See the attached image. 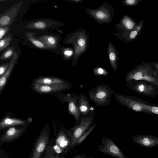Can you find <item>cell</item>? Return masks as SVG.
I'll use <instances>...</instances> for the list:
<instances>
[{
  "label": "cell",
  "instance_id": "cell-1",
  "mask_svg": "<svg viewBox=\"0 0 158 158\" xmlns=\"http://www.w3.org/2000/svg\"><path fill=\"white\" fill-rule=\"evenodd\" d=\"M90 37L87 31L84 29L79 28L68 34L64 42L71 44L73 50L72 66H75L81 56L87 50L89 43Z\"/></svg>",
  "mask_w": 158,
  "mask_h": 158
},
{
  "label": "cell",
  "instance_id": "cell-2",
  "mask_svg": "<svg viewBox=\"0 0 158 158\" xmlns=\"http://www.w3.org/2000/svg\"><path fill=\"white\" fill-rule=\"evenodd\" d=\"M125 80L126 82L131 80L145 81L156 85L158 82V71L148 64H141L129 71Z\"/></svg>",
  "mask_w": 158,
  "mask_h": 158
},
{
  "label": "cell",
  "instance_id": "cell-3",
  "mask_svg": "<svg viewBox=\"0 0 158 158\" xmlns=\"http://www.w3.org/2000/svg\"><path fill=\"white\" fill-rule=\"evenodd\" d=\"M85 10L89 17L100 24L110 23L115 15L112 6L108 2L103 3L97 8H86Z\"/></svg>",
  "mask_w": 158,
  "mask_h": 158
},
{
  "label": "cell",
  "instance_id": "cell-4",
  "mask_svg": "<svg viewBox=\"0 0 158 158\" xmlns=\"http://www.w3.org/2000/svg\"><path fill=\"white\" fill-rule=\"evenodd\" d=\"M114 91L106 84L98 85L90 90L89 98L97 105L99 106L109 105Z\"/></svg>",
  "mask_w": 158,
  "mask_h": 158
},
{
  "label": "cell",
  "instance_id": "cell-5",
  "mask_svg": "<svg viewBox=\"0 0 158 158\" xmlns=\"http://www.w3.org/2000/svg\"><path fill=\"white\" fill-rule=\"evenodd\" d=\"M95 112L92 110L76 123L72 129L70 146L73 147L76 145L77 142L82 135L93 125Z\"/></svg>",
  "mask_w": 158,
  "mask_h": 158
},
{
  "label": "cell",
  "instance_id": "cell-6",
  "mask_svg": "<svg viewBox=\"0 0 158 158\" xmlns=\"http://www.w3.org/2000/svg\"><path fill=\"white\" fill-rule=\"evenodd\" d=\"M126 85L132 90L144 96L155 98L158 94L156 85L147 81L131 80L127 82Z\"/></svg>",
  "mask_w": 158,
  "mask_h": 158
},
{
  "label": "cell",
  "instance_id": "cell-7",
  "mask_svg": "<svg viewBox=\"0 0 158 158\" xmlns=\"http://www.w3.org/2000/svg\"><path fill=\"white\" fill-rule=\"evenodd\" d=\"M114 98L123 106L137 112L143 113L148 115V112L142 107L141 103L143 99L131 95H126L115 93Z\"/></svg>",
  "mask_w": 158,
  "mask_h": 158
},
{
  "label": "cell",
  "instance_id": "cell-8",
  "mask_svg": "<svg viewBox=\"0 0 158 158\" xmlns=\"http://www.w3.org/2000/svg\"><path fill=\"white\" fill-rule=\"evenodd\" d=\"M101 141L102 144L98 147L101 152L115 158H128L110 138L103 137Z\"/></svg>",
  "mask_w": 158,
  "mask_h": 158
},
{
  "label": "cell",
  "instance_id": "cell-9",
  "mask_svg": "<svg viewBox=\"0 0 158 158\" xmlns=\"http://www.w3.org/2000/svg\"><path fill=\"white\" fill-rule=\"evenodd\" d=\"M71 86L72 85L68 83L46 85L33 82L32 84L33 88L35 91L42 94L49 93L65 90L70 88Z\"/></svg>",
  "mask_w": 158,
  "mask_h": 158
},
{
  "label": "cell",
  "instance_id": "cell-10",
  "mask_svg": "<svg viewBox=\"0 0 158 158\" xmlns=\"http://www.w3.org/2000/svg\"><path fill=\"white\" fill-rule=\"evenodd\" d=\"M133 142L139 145L147 148L158 147V137L144 134H137L132 137Z\"/></svg>",
  "mask_w": 158,
  "mask_h": 158
},
{
  "label": "cell",
  "instance_id": "cell-11",
  "mask_svg": "<svg viewBox=\"0 0 158 158\" xmlns=\"http://www.w3.org/2000/svg\"><path fill=\"white\" fill-rule=\"evenodd\" d=\"M22 4V2L18 3L1 14L0 27L9 26L12 23L19 12Z\"/></svg>",
  "mask_w": 158,
  "mask_h": 158
},
{
  "label": "cell",
  "instance_id": "cell-12",
  "mask_svg": "<svg viewBox=\"0 0 158 158\" xmlns=\"http://www.w3.org/2000/svg\"><path fill=\"white\" fill-rule=\"evenodd\" d=\"M144 25V21L141 20L135 28L127 33H115L114 35L120 41L125 43L131 42L135 40L140 34Z\"/></svg>",
  "mask_w": 158,
  "mask_h": 158
},
{
  "label": "cell",
  "instance_id": "cell-13",
  "mask_svg": "<svg viewBox=\"0 0 158 158\" xmlns=\"http://www.w3.org/2000/svg\"><path fill=\"white\" fill-rule=\"evenodd\" d=\"M78 95L76 93L68 94L65 100L68 103L69 113L74 118L76 123L79 121L80 114L79 112L77 103Z\"/></svg>",
  "mask_w": 158,
  "mask_h": 158
},
{
  "label": "cell",
  "instance_id": "cell-14",
  "mask_svg": "<svg viewBox=\"0 0 158 158\" xmlns=\"http://www.w3.org/2000/svg\"><path fill=\"white\" fill-rule=\"evenodd\" d=\"M136 22L127 15H124L115 27L119 33H127L134 29L137 25Z\"/></svg>",
  "mask_w": 158,
  "mask_h": 158
},
{
  "label": "cell",
  "instance_id": "cell-15",
  "mask_svg": "<svg viewBox=\"0 0 158 158\" xmlns=\"http://www.w3.org/2000/svg\"><path fill=\"white\" fill-rule=\"evenodd\" d=\"M48 136L44 132L37 140L31 158H40L47 144Z\"/></svg>",
  "mask_w": 158,
  "mask_h": 158
},
{
  "label": "cell",
  "instance_id": "cell-16",
  "mask_svg": "<svg viewBox=\"0 0 158 158\" xmlns=\"http://www.w3.org/2000/svg\"><path fill=\"white\" fill-rule=\"evenodd\" d=\"M77 103L80 114L86 115L92 110L89 99L85 94L81 93L78 96Z\"/></svg>",
  "mask_w": 158,
  "mask_h": 158
},
{
  "label": "cell",
  "instance_id": "cell-17",
  "mask_svg": "<svg viewBox=\"0 0 158 158\" xmlns=\"http://www.w3.org/2000/svg\"><path fill=\"white\" fill-rule=\"evenodd\" d=\"M107 52L111 65L114 72L118 69L119 56L115 47L109 41L107 45Z\"/></svg>",
  "mask_w": 158,
  "mask_h": 158
},
{
  "label": "cell",
  "instance_id": "cell-18",
  "mask_svg": "<svg viewBox=\"0 0 158 158\" xmlns=\"http://www.w3.org/2000/svg\"><path fill=\"white\" fill-rule=\"evenodd\" d=\"M18 52L15 51L13 56V57L10 61V65L4 75L0 79V92H1L5 85L7 81L14 68L15 64L18 58Z\"/></svg>",
  "mask_w": 158,
  "mask_h": 158
},
{
  "label": "cell",
  "instance_id": "cell-19",
  "mask_svg": "<svg viewBox=\"0 0 158 158\" xmlns=\"http://www.w3.org/2000/svg\"><path fill=\"white\" fill-rule=\"evenodd\" d=\"M22 132V129H16L14 127L10 128L2 136L1 140L5 142L12 140L18 137Z\"/></svg>",
  "mask_w": 158,
  "mask_h": 158
},
{
  "label": "cell",
  "instance_id": "cell-20",
  "mask_svg": "<svg viewBox=\"0 0 158 158\" xmlns=\"http://www.w3.org/2000/svg\"><path fill=\"white\" fill-rule=\"evenodd\" d=\"M36 38L43 42L49 48L54 49L57 47L58 39L56 36L44 35Z\"/></svg>",
  "mask_w": 158,
  "mask_h": 158
},
{
  "label": "cell",
  "instance_id": "cell-21",
  "mask_svg": "<svg viewBox=\"0 0 158 158\" xmlns=\"http://www.w3.org/2000/svg\"><path fill=\"white\" fill-rule=\"evenodd\" d=\"M33 83L46 85L67 83L65 81L62 79L50 77H44L36 79L33 81Z\"/></svg>",
  "mask_w": 158,
  "mask_h": 158
},
{
  "label": "cell",
  "instance_id": "cell-22",
  "mask_svg": "<svg viewBox=\"0 0 158 158\" xmlns=\"http://www.w3.org/2000/svg\"><path fill=\"white\" fill-rule=\"evenodd\" d=\"M51 21L40 20L27 25L26 27L30 29H33L44 30L47 28L52 25L54 24V23Z\"/></svg>",
  "mask_w": 158,
  "mask_h": 158
},
{
  "label": "cell",
  "instance_id": "cell-23",
  "mask_svg": "<svg viewBox=\"0 0 158 158\" xmlns=\"http://www.w3.org/2000/svg\"><path fill=\"white\" fill-rule=\"evenodd\" d=\"M26 123V122L23 120L11 118L7 117L1 122L0 128L2 129L11 126L24 125Z\"/></svg>",
  "mask_w": 158,
  "mask_h": 158
},
{
  "label": "cell",
  "instance_id": "cell-24",
  "mask_svg": "<svg viewBox=\"0 0 158 158\" xmlns=\"http://www.w3.org/2000/svg\"><path fill=\"white\" fill-rule=\"evenodd\" d=\"M141 105L143 108L146 111L148 115H158V105L152 104L142 100Z\"/></svg>",
  "mask_w": 158,
  "mask_h": 158
},
{
  "label": "cell",
  "instance_id": "cell-25",
  "mask_svg": "<svg viewBox=\"0 0 158 158\" xmlns=\"http://www.w3.org/2000/svg\"><path fill=\"white\" fill-rule=\"evenodd\" d=\"M26 35L28 40L35 47L39 48L46 49H48L43 42L34 37L33 34L31 33H27Z\"/></svg>",
  "mask_w": 158,
  "mask_h": 158
},
{
  "label": "cell",
  "instance_id": "cell-26",
  "mask_svg": "<svg viewBox=\"0 0 158 158\" xmlns=\"http://www.w3.org/2000/svg\"><path fill=\"white\" fill-rule=\"evenodd\" d=\"M12 40V37L10 34L2 38L0 40V52L6 48L10 44Z\"/></svg>",
  "mask_w": 158,
  "mask_h": 158
},
{
  "label": "cell",
  "instance_id": "cell-27",
  "mask_svg": "<svg viewBox=\"0 0 158 158\" xmlns=\"http://www.w3.org/2000/svg\"><path fill=\"white\" fill-rule=\"evenodd\" d=\"M73 48L67 47L62 50V54L64 58L66 60H69L73 58Z\"/></svg>",
  "mask_w": 158,
  "mask_h": 158
},
{
  "label": "cell",
  "instance_id": "cell-28",
  "mask_svg": "<svg viewBox=\"0 0 158 158\" xmlns=\"http://www.w3.org/2000/svg\"><path fill=\"white\" fill-rule=\"evenodd\" d=\"M14 48L10 47L6 49L4 52L0 56V59L1 60H6L10 57L13 56L15 52Z\"/></svg>",
  "mask_w": 158,
  "mask_h": 158
},
{
  "label": "cell",
  "instance_id": "cell-29",
  "mask_svg": "<svg viewBox=\"0 0 158 158\" xmlns=\"http://www.w3.org/2000/svg\"><path fill=\"white\" fill-rule=\"evenodd\" d=\"M97 123L94 124L92 125L85 133L78 140L76 145H78L80 144L83 142L87 137L93 131L96 126Z\"/></svg>",
  "mask_w": 158,
  "mask_h": 158
},
{
  "label": "cell",
  "instance_id": "cell-30",
  "mask_svg": "<svg viewBox=\"0 0 158 158\" xmlns=\"http://www.w3.org/2000/svg\"><path fill=\"white\" fill-rule=\"evenodd\" d=\"M93 72L94 74L96 76H107L109 74L108 71L99 67L94 68Z\"/></svg>",
  "mask_w": 158,
  "mask_h": 158
},
{
  "label": "cell",
  "instance_id": "cell-31",
  "mask_svg": "<svg viewBox=\"0 0 158 158\" xmlns=\"http://www.w3.org/2000/svg\"><path fill=\"white\" fill-rule=\"evenodd\" d=\"M142 0H125L120 2L123 4L128 6H134L137 5Z\"/></svg>",
  "mask_w": 158,
  "mask_h": 158
},
{
  "label": "cell",
  "instance_id": "cell-32",
  "mask_svg": "<svg viewBox=\"0 0 158 158\" xmlns=\"http://www.w3.org/2000/svg\"><path fill=\"white\" fill-rule=\"evenodd\" d=\"M66 140L67 139L66 135L63 132H61L59 134L56 139V144L59 145L61 143Z\"/></svg>",
  "mask_w": 158,
  "mask_h": 158
},
{
  "label": "cell",
  "instance_id": "cell-33",
  "mask_svg": "<svg viewBox=\"0 0 158 158\" xmlns=\"http://www.w3.org/2000/svg\"><path fill=\"white\" fill-rule=\"evenodd\" d=\"M10 62L0 65V76L1 77L5 73L8 69Z\"/></svg>",
  "mask_w": 158,
  "mask_h": 158
},
{
  "label": "cell",
  "instance_id": "cell-34",
  "mask_svg": "<svg viewBox=\"0 0 158 158\" xmlns=\"http://www.w3.org/2000/svg\"><path fill=\"white\" fill-rule=\"evenodd\" d=\"M9 26L1 27L0 28V39L2 38L4 36L8 31L9 30Z\"/></svg>",
  "mask_w": 158,
  "mask_h": 158
},
{
  "label": "cell",
  "instance_id": "cell-35",
  "mask_svg": "<svg viewBox=\"0 0 158 158\" xmlns=\"http://www.w3.org/2000/svg\"><path fill=\"white\" fill-rule=\"evenodd\" d=\"M53 148L55 152L57 153H60L62 152V150L58 145H56L53 147Z\"/></svg>",
  "mask_w": 158,
  "mask_h": 158
},
{
  "label": "cell",
  "instance_id": "cell-36",
  "mask_svg": "<svg viewBox=\"0 0 158 158\" xmlns=\"http://www.w3.org/2000/svg\"><path fill=\"white\" fill-rule=\"evenodd\" d=\"M72 158H95L92 156L86 157L85 155L82 154H80Z\"/></svg>",
  "mask_w": 158,
  "mask_h": 158
},
{
  "label": "cell",
  "instance_id": "cell-37",
  "mask_svg": "<svg viewBox=\"0 0 158 158\" xmlns=\"http://www.w3.org/2000/svg\"><path fill=\"white\" fill-rule=\"evenodd\" d=\"M68 140H66L61 143L59 145V146L61 147L64 148L68 144Z\"/></svg>",
  "mask_w": 158,
  "mask_h": 158
},
{
  "label": "cell",
  "instance_id": "cell-38",
  "mask_svg": "<svg viewBox=\"0 0 158 158\" xmlns=\"http://www.w3.org/2000/svg\"><path fill=\"white\" fill-rule=\"evenodd\" d=\"M84 0H70L68 1L70 2L74 3H80L82 2Z\"/></svg>",
  "mask_w": 158,
  "mask_h": 158
},
{
  "label": "cell",
  "instance_id": "cell-39",
  "mask_svg": "<svg viewBox=\"0 0 158 158\" xmlns=\"http://www.w3.org/2000/svg\"><path fill=\"white\" fill-rule=\"evenodd\" d=\"M154 67L158 71V63L154 62L153 63Z\"/></svg>",
  "mask_w": 158,
  "mask_h": 158
},
{
  "label": "cell",
  "instance_id": "cell-40",
  "mask_svg": "<svg viewBox=\"0 0 158 158\" xmlns=\"http://www.w3.org/2000/svg\"><path fill=\"white\" fill-rule=\"evenodd\" d=\"M33 119L31 118H29L27 119L28 121L29 122H31L32 121Z\"/></svg>",
  "mask_w": 158,
  "mask_h": 158
},
{
  "label": "cell",
  "instance_id": "cell-41",
  "mask_svg": "<svg viewBox=\"0 0 158 158\" xmlns=\"http://www.w3.org/2000/svg\"><path fill=\"white\" fill-rule=\"evenodd\" d=\"M58 32H60L61 34H62L63 33V30H58Z\"/></svg>",
  "mask_w": 158,
  "mask_h": 158
},
{
  "label": "cell",
  "instance_id": "cell-42",
  "mask_svg": "<svg viewBox=\"0 0 158 158\" xmlns=\"http://www.w3.org/2000/svg\"><path fill=\"white\" fill-rule=\"evenodd\" d=\"M156 85L157 86V87L158 89V82L156 84Z\"/></svg>",
  "mask_w": 158,
  "mask_h": 158
},
{
  "label": "cell",
  "instance_id": "cell-43",
  "mask_svg": "<svg viewBox=\"0 0 158 158\" xmlns=\"http://www.w3.org/2000/svg\"><path fill=\"white\" fill-rule=\"evenodd\" d=\"M53 158H59L57 156L56 157Z\"/></svg>",
  "mask_w": 158,
  "mask_h": 158
},
{
  "label": "cell",
  "instance_id": "cell-44",
  "mask_svg": "<svg viewBox=\"0 0 158 158\" xmlns=\"http://www.w3.org/2000/svg\"><path fill=\"white\" fill-rule=\"evenodd\" d=\"M5 1V0H0V1Z\"/></svg>",
  "mask_w": 158,
  "mask_h": 158
},
{
  "label": "cell",
  "instance_id": "cell-45",
  "mask_svg": "<svg viewBox=\"0 0 158 158\" xmlns=\"http://www.w3.org/2000/svg\"></svg>",
  "mask_w": 158,
  "mask_h": 158
}]
</instances>
